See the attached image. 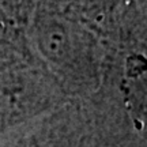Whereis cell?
I'll return each instance as SVG.
<instances>
[{
    "mask_svg": "<svg viewBox=\"0 0 147 147\" xmlns=\"http://www.w3.org/2000/svg\"><path fill=\"white\" fill-rule=\"evenodd\" d=\"M27 42L68 100H89L102 86L105 52L87 27L56 14H34Z\"/></svg>",
    "mask_w": 147,
    "mask_h": 147,
    "instance_id": "6da1fadb",
    "label": "cell"
},
{
    "mask_svg": "<svg viewBox=\"0 0 147 147\" xmlns=\"http://www.w3.org/2000/svg\"><path fill=\"white\" fill-rule=\"evenodd\" d=\"M0 147H104L84 101L68 100Z\"/></svg>",
    "mask_w": 147,
    "mask_h": 147,
    "instance_id": "7a4b0ae2",
    "label": "cell"
},
{
    "mask_svg": "<svg viewBox=\"0 0 147 147\" xmlns=\"http://www.w3.org/2000/svg\"><path fill=\"white\" fill-rule=\"evenodd\" d=\"M34 0H0V16L8 25L29 26L34 15Z\"/></svg>",
    "mask_w": 147,
    "mask_h": 147,
    "instance_id": "3957f363",
    "label": "cell"
}]
</instances>
